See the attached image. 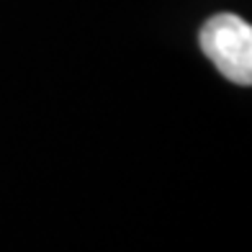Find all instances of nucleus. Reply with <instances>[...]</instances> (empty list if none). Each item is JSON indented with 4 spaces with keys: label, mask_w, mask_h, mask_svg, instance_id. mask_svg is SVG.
<instances>
[{
    "label": "nucleus",
    "mask_w": 252,
    "mask_h": 252,
    "mask_svg": "<svg viewBox=\"0 0 252 252\" xmlns=\"http://www.w3.org/2000/svg\"><path fill=\"white\" fill-rule=\"evenodd\" d=\"M201 49L224 77L237 85L252 83V26L234 13L211 16L201 29Z\"/></svg>",
    "instance_id": "obj_1"
}]
</instances>
